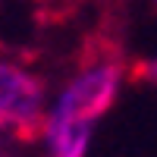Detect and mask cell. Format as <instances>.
I'll list each match as a JSON object with an SVG mask.
<instances>
[{
  "instance_id": "obj_1",
  "label": "cell",
  "mask_w": 157,
  "mask_h": 157,
  "mask_svg": "<svg viewBox=\"0 0 157 157\" xmlns=\"http://www.w3.org/2000/svg\"><path fill=\"white\" fill-rule=\"evenodd\" d=\"M123 63L116 57H98L82 66L72 82L63 88V94L57 98L54 110L47 113L50 126H72V129H88L101 120L104 113L113 107L116 91L123 82Z\"/></svg>"
},
{
  "instance_id": "obj_2",
  "label": "cell",
  "mask_w": 157,
  "mask_h": 157,
  "mask_svg": "<svg viewBox=\"0 0 157 157\" xmlns=\"http://www.w3.org/2000/svg\"><path fill=\"white\" fill-rule=\"evenodd\" d=\"M47 126L44 85L19 63L0 60V129L19 141H35Z\"/></svg>"
},
{
  "instance_id": "obj_3",
  "label": "cell",
  "mask_w": 157,
  "mask_h": 157,
  "mask_svg": "<svg viewBox=\"0 0 157 157\" xmlns=\"http://www.w3.org/2000/svg\"><path fill=\"white\" fill-rule=\"evenodd\" d=\"M129 75L135 78V82H151L157 85V60H138L129 66Z\"/></svg>"
}]
</instances>
